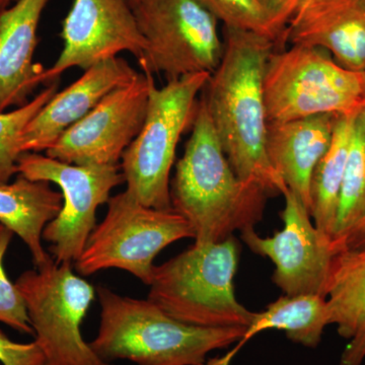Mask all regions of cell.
Instances as JSON below:
<instances>
[{
  "label": "cell",
  "mask_w": 365,
  "mask_h": 365,
  "mask_svg": "<svg viewBox=\"0 0 365 365\" xmlns=\"http://www.w3.org/2000/svg\"><path fill=\"white\" fill-rule=\"evenodd\" d=\"M138 73L121 57L105 60L85 71L72 85L40 110L21 136V153L46 151L71 126L81 121L98 103Z\"/></svg>",
  "instance_id": "14"
},
{
  "label": "cell",
  "mask_w": 365,
  "mask_h": 365,
  "mask_svg": "<svg viewBox=\"0 0 365 365\" xmlns=\"http://www.w3.org/2000/svg\"><path fill=\"white\" fill-rule=\"evenodd\" d=\"M264 91L268 123L323 114L357 117L365 102V71L344 68L322 48L292 45L271 54Z\"/></svg>",
  "instance_id": "5"
},
{
  "label": "cell",
  "mask_w": 365,
  "mask_h": 365,
  "mask_svg": "<svg viewBox=\"0 0 365 365\" xmlns=\"http://www.w3.org/2000/svg\"><path fill=\"white\" fill-rule=\"evenodd\" d=\"M312 1H314V0H304V4H302V6H300V9H302V7H304V6H307V4H309V2H312Z\"/></svg>",
  "instance_id": "33"
},
{
  "label": "cell",
  "mask_w": 365,
  "mask_h": 365,
  "mask_svg": "<svg viewBox=\"0 0 365 365\" xmlns=\"http://www.w3.org/2000/svg\"><path fill=\"white\" fill-rule=\"evenodd\" d=\"M63 49L53 66L43 69L42 85L72 67L86 69L129 52L140 59L146 43L129 0H74L62 24Z\"/></svg>",
  "instance_id": "13"
},
{
  "label": "cell",
  "mask_w": 365,
  "mask_h": 365,
  "mask_svg": "<svg viewBox=\"0 0 365 365\" xmlns=\"http://www.w3.org/2000/svg\"><path fill=\"white\" fill-rule=\"evenodd\" d=\"M273 40L279 49L283 34L304 0H256Z\"/></svg>",
  "instance_id": "26"
},
{
  "label": "cell",
  "mask_w": 365,
  "mask_h": 365,
  "mask_svg": "<svg viewBox=\"0 0 365 365\" xmlns=\"http://www.w3.org/2000/svg\"><path fill=\"white\" fill-rule=\"evenodd\" d=\"M48 1L16 0L0 13V113L26 105L42 85L43 68L34 64V54Z\"/></svg>",
  "instance_id": "17"
},
{
  "label": "cell",
  "mask_w": 365,
  "mask_h": 365,
  "mask_svg": "<svg viewBox=\"0 0 365 365\" xmlns=\"http://www.w3.org/2000/svg\"><path fill=\"white\" fill-rule=\"evenodd\" d=\"M210 73L192 74L155 85L148 98L143 128L121 158L126 191L148 207L170 209V174L178 144L193 125L198 96L207 85Z\"/></svg>",
  "instance_id": "6"
},
{
  "label": "cell",
  "mask_w": 365,
  "mask_h": 365,
  "mask_svg": "<svg viewBox=\"0 0 365 365\" xmlns=\"http://www.w3.org/2000/svg\"><path fill=\"white\" fill-rule=\"evenodd\" d=\"M182 239H194L184 216L174 208L148 207L125 190L108 201L107 215L88 237L76 271L91 276L121 269L150 287L158 255Z\"/></svg>",
  "instance_id": "7"
},
{
  "label": "cell",
  "mask_w": 365,
  "mask_h": 365,
  "mask_svg": "<svg viewBox=\"0 0 365 365\" xmlns=\"http://www.w3.org/2000/svg\"><path fill=\"white\" fill-rule=\"evenodd\" d=\"M0 365H2L1 364H0Z\"/></svg>",
  "instance_id": "34"
},
{
  "label": "cell",
  "mask_w": 365,
  "mask_h": 365,
  "mask_svg": "<svg viewBox=\"0 0 365 365\" xmlns=\"http://www.w3.org/2000/svg\"><path fill=\"white\" fill-rule=\"evenodd\" d=\"M155 79L138 72L59 137L46 155L76 165H118L143 128Z\"/></svg>",
  "instance_id": "11"
},
{
  "label": "cell",
  "mask_w": 365,
  "mask_h": 365,
  "mask_svg": "<svg viewBox=\"0 0 365 365\" xmlns=\"http://www.w3.org/2000/svg\"><path fill=\"white\" fill-rule=\"evenodd\" d=\"M16 285L23 295L35 342L45 365H112L93 351L81 333L96 289L53 260L21 274Z\"/></svg>",
  "instance_id": "8"
},
{
  "label": "cell",
  "mask_w": 365,
  "mask_h": 365,
  "mask_svg": "<svg viewBox=\"0 0 365 365\" xmlns=\"http://www.w3.org/2000/svg\"><path fill=\"white\" fill-rule=\"evenodd\" d=\"M282 195V230L262 237L249 228L241 232L242 241L255 254L273 262V282L285 294L326 297L334 257L339 251L332 239L313 225L311 213L299 197L289 189Z\"/></svg>",
  "instance_id": "12"
},
{
  "label": "cell",
  "mask_w": 365,
  "mask_h": 365,
  "mask_svg": "<svg viewBox=\"0 0 365 365\" xmlns=\"http://www.w3.org/2000/svg\"><path fill=\"white\" fill-rule=\"evenodd\" d=\"M192 133L170 184L172 207L184 216L196 245L215 244L261 222L270 196L235 174L218 140L203 95Z\"/></svg>",
  "instance_id": "2"
},
{
  "label": "cell",
  "mask_w": 365,
  "mask_h": 365,
  "mask_svg": "<svg viewBox=\"0 0 365 365\" xmlns=\"http://www.w3.org/2000/svg\"><path fill=\"white\" fill-rule=\"evenodd\" d=\"M338 115L268 123L266 153L273 170L311 213L314 170L328 150Z\"/></svg>",
  "instance_id": "16"
},
{
  "label": "cell",
  "mask_w": 365,
  "mask_h": 365,
  "mask_svg": "<svg viewBox=\"0 0 365 365\" xmlns=\"http://www.w3.org/2000/svg\"><path fill=\"white\" fill-rule=\"evenodd\" d=\"M223 26L267 36L273 40L256 0H197ZM274 41V40H273ZM275 42V41H274Z\"/></svg>",
  "instance_id": "25"
},
{
  "label": "cell",
  "mask_w": 365,
  "mask_h": 365,
  "mask_svg": "<svg viewBox=\"0 0 365 365\" xmlns=\"http://www.w3.org/2000/svg\"><path fill=\"white\" fill-rule=\"evenodd\" d=\"M141 0H129V2H130V4H131V6L133 7H135L137 6V4H139V2H140Z\"/></svg>",
  "instance_id": "32"
},
{
  "label": "cell",
  "mask_w": 365,
  "mask_h": 365,
  "mask_svg": "<svg viewBox=\"0 0 365 365\" xmlns=\"http://www.w3.org/2000/svg\"><path fill=\"white\" fill-rule=\"evenodd\" d=\"M356 117L338 118L330 146L314 170L311 216L314 225L332 239L346 163ZM333 241V240H332Z\"/></svg>",
  "instance_id": "21"
},
{
  "label": "cell",
  "mask_w": 365,
  "mask_h": 365,
  "mask_svg": "<svg viewBox=\"0 0 365 365\" xmlns=\"http://www.w3.org/2000/svg\"><path fill=\"white\" fill-rule=\"evenodd\" d=\"M330 325L326 297L319 294L283 295L268 304L262 313H255L241 344L269 329L283 330L292 342L316 348L324 330Z\"/></svg>",
  "instance_id": "20"
},
{
  "label": "cell",
  "mask_w": 365,
  "mask_h": 365,
  "mask_svg": "<svg viewBox=\"0 0 365 365\" xmlns=\"http://www.w3.org/2000/svg\"><path fill=\"white\" fill-rule=\"evenodd\" d=\"M146 43L138 60L143 71L168 81L212 74L223 54L218 21L197 0H141L133 9Z\"/></svg>",
  "instance_id": "9"
},
{
  "label": "cell",
  "mask_w": 365,
  "mask_h": 365,
  "mask_svg": "<svg viewBox=\"0 0 365 365\" xmlns=\"http://www.w3.org/2000/svg\"><path fill=\"white\" fill-rule=\"evenodd\" d=\"M101 304L97 336L90 343L105 361L136 365H202L206 356L244 339L247 328H203L172 318L150 299H132L104 285L96 288Z\"/></svg>",
  "instance_id": "3"
},
{
  "label": "cell",
  "mask_w": 365,
  "mask_h": 365,
  "mask_svg": "<svg viewBox=\"0 0 365 365\" xmlns=\"http://www.w3.org/2000/svg\"><path fill=\"white\" fill-rule=\"evenodd\" d=\"M275 42L267 36L223 26V54L203 97L225 155L237 176L269 195L288 189L266 153V67Z\"/></svg>",
  "instance_id": "1"
},
{
  "label": "cell",
  "mask_w": 365,
  "mask_h": 365,
  "mask_svg": "<svg viewBox=\"0 0 365 365\" xmlns=\"http://www.w3.org/2000/svg\"><path fill=\"white\" fill-rule=\"evenodd\" d=\"M14 232L0 223V322L26 335H34L25 300L16 283L9 280L4 266Z\"/></svg>",
  "instance_id": "24"
},
{
  "label": "cell",
  "mask_w": 365,
  "mask_h": 365,
  "mask_svg": "<svg viewBox=\"0 0 365 365\" xmlns=\"http://www.w3.org/2000/svg\"><path fill=\"white\" fill-rule=\"evenodd\" d=\"M16 0H0V13L6 9L7 7L11 6V4H14Z\"/></svg>",
  "instance_id": "31"
},
{
  "label": "cell",
  "mask_w": 365,
  "mask_h": 365,
  "mask_svg": "<svg viewBox=\"0 0 365 365\" xmlns=\"http://www.w3.org/2000/svg\"><path fill=\"white\" fill-rule=\"evenodd\" d=\"M326 299L330 325L341 337L351 340L365 331V249L335 255Z\"/></svg>",
  "instance_id": "19"
},
{
  "label": "cell",
  "mask_w": 365,
  "mask_h": 365,
  "mask_svg": "<svg viewBox=\"0 0 365 365\" xmlns=\"http://www.w3.org/2000/svg\"><path fill=\"white\" fill-rule=\"evenodd\" d=\"M119 170V165H71L39 153H25L19 158V175L53 182L61 190V210L43 232L57 264L78 261L97 225L98 208L108 203L112 190L125 182Z\"/></svg>",
  "instance_id": "10"
},
{
  "label": "cell",
  "mask_w": 365,
  "mask_h": 365,
  "mask_svg": "<svg viewBox=\"0 0 365 365\" xmlns=\"http://www.w3.org/2000/svg\"><path fill=\"white\" fill-rule=\"evenodd\" d=\"M330 53L341 66L365 71V0H314L302 7L281 39Z\"/></svg>",
  "instance_id": "15"
},
{
  "label": "cell",
  "mask_w": 365,
  "mask_h": 365,
  "mask_svg": "<svg viewBox=\"0 0 365 365\" xmlns=\"http://www.w3.org/2000/svg\"><path fill=\"white\" fill-rule=\"evenodd\" d=\"M59 81L46 86L39 95L11 112L0 113V185L9 184L18 174V160L23 155L21 136L28 124L58 90Z\"/></svg>",
  "instance_id": "23"
},
{
  "label": "cell",
  "mask_w": 365,
  "mask_h": 365,
  "mask_svg": "<svg viewBox=\"0 0 365 365\" xmlns=\"http://www.w3.org/2000/svg\"><path fill=\"white\" fill-rule=\"evenodd\" d=\"M365 249V215L359 223L352 228L351 232L343 242L342 250H361Z\"/></svg>",
  "instance_id": "29"
},
{
  "label": "cell",
  "mask_w": 365,
  "mask_h": 365,
  "mask_svg": "<svg viewBox=\"0 0 365 365\" xmlns=\"http://www.w3.org/2000/svg\"><path fill=\"white\" fill-rule=\"evenodd\" d=\"M239 245L232 237L196 245L155 266L148 299L172 318L203 328H249L255 313L237 302Z\"/></svg>",
  "instance_id": "4"
},
{
  "label": "cell",
  "mask_w": 365,
  "mask_h": 365,
  "mask_svg": "<svg viewBox=\"0 0 365 365\" xmlns=\"http://www.w3.org/2000/svg\"><path fill=\"white\" fill-rule=\"evenodd\" d=\"M356 122L357 124H359V126L361 127V128L364 129V131L365 132V102L364 107H362V109L360 110L359 114L357 115Z\"/></svg>",
  "instance_id": "30"
},
{
  "label": "cell",
  "mask_w": 365,
  "mask_h": 365,
  "mask_svg": "<svg viewBox=\"0 0 365 365\" xmlns=\"http://www.w3.org/2000/svg\"><path fill=\"white\" fill-rule=\"evenodd\" d=\"M365 215V132L355 119L354 130L341 186L332 240L338 251Z\"/></svg>",
  "instance_id": "22"
},
{
  "label": "cell",
  "mask_w": 365,
  "mask_h": 365,
  "mask_svg": "<svg viewBox=\"0 0 365 365\" xmlns=\"http://www.w3.org/2000/svg\"><path fill=\"white\" fill-rule=\"evenodd\" d=\"M62 200V194L50 182L32 181L21 175L11 184L0 185V223L25 242L36 268L52 259L43 247V232L58 215Z\"/></svg>",
  "instance_id": "18"
},
{
  "label": "cell",
  "mask_w": 365,
  "mask_h": 365,
  "mask_svg": "<svg viewBox=\"0 0 365 365\" xmlns=\"http://www.w3.org/2000/svg\"><path fill=\"white\" fill-rule=\"evenodd\" d=\"M0 364L2 365H45L44 356L35 341L16 342L0 330Z\"/></svg>",
  "instance_id": "27"
},
{
  "label": "cell",
  "mask_w": 365,
  "mask_h": 365,
  "mask_svg": "<svg viewBox=\"0 0 365 365\" xmlns=\"http://www.w3.org/2000/svg\"><path fill=\"white\" fill-rule=\"evenodd\" d=\"M365 359V331L352 338L341 354L340 365H361Z\"/></svg>",
  "instance_id": "28"
}]
</instances>
